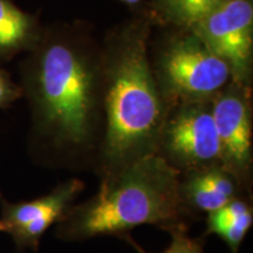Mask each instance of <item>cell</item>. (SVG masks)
<instances>
[{
    "instance_id": "cell-4",
    "label": "cell",
    "mask_w": 253,
    "mask_h": 253,
    "mask_svg": "<svg viewBox=\"0 0 253 253\" xmlns=\"http://www.w3.org/2000/svg\"><path fill=\"white\" fill-rule=\"evenodd\" d=\"M156 79L168 106L212 100L231 81L227 65L196 36H177L158 56Z\"/></svg>"
},
{
    "instance_id": "cell-8",
    "label": "cell",
    "mask_w": 253,
    "mask_h": 253,
    "mask_svg": "<svg viewBox=\"0 0 253 253\" xmlns=\"http://www.w3.org/2000/svg\"><path fill=\"white\" fill-rule=\"evenodd\" d=\"M80 179H69L42 197L11 204L1 201V220L19 249H38L41 237L53 224L65 219L73 202L84 190Z\"/></svg>"
},
{
    "instance_id": "cell-1",
    "label": "cell",
    "mask_w": 253,
    "mask_h": 253,
    "mask_svg": "<svg viewBox=\"0 0 253 253\" xmlns=\"http://www.w3.org/2000/svg\"><path fill=\"white\" fill-rule=\"evenodd\" d=\"M28 53L20 87L38 132L61 149L89 147L102 112L101 54L68 27L41 31Z\"/></svg>"
},
{
    "instance_id": "cell-5",
    "label": "cell",
    "mask_w": 253,
    "mask_h": 253,
    "mask_svg": "<svg viewBox=\"0 0 253 253\" xmlns=\"http://www.w3.org/2000/svg\"><path fill=\"white\" fill-rule=\"evenodd\" d=\"M212 100L170 107L158 140L157 154L182 173L221 166Z\"/></svg>"
},
{
    "instance_id": "cell-9",
    "label": "cell",
    "mask_w": 253,
    "mask_h": 253,
    "mask_svg": "<svg viewBox=\"0 0 253 253\" xmlns=\"http://www.w3.org/2000/svg\"><path fill=\"white\" fill-rule=\"evenodd\" d=\"M243 188L223 166L184 173L179 183L182 201L191 212H213L238 198Z\"/></svg>"
},
{
    "instance_id": "cell-2",
    "label": "cell",
    "mask_w": 253,
    "mask_h": 253,
    "mask_svg": "<svg viewBox=\"0 0 253 253\" xmlns=\"http://www.w3.org/2000/svg\"><path fill=\"white\" fill-rule=\"evenodd\" d=\"M149 25L131 21L109 38L101 53L104 175L157 153L170 107L148 55Z\"/></svg>"
},
{
    "instance_id": "cell-15",
    "label": "cell",
    "mask_w": 253,
    "mask_h": 253,
    "mask_svg": "<svg viewBox=\"0 0 253 253\" xmlns=\"http://www.w3.org/2000/svg\"><path fill=\"white\" fill-rule=\"evenodd\" d=\"M122 1L126 2V4H129V5H136V4H138L141 0H122Z\"/></svg>"
},
{
    "instance_id": "cell-16",
    "label": "cell",
    "mask_w": 253,
    "mask_h": 253,
    "mask_svg": "<svg viewBox=\"0 0 253 253\" xmlns=\"http://www.w3.org/2000/svg\"><path fill=\"white\" fill-rule=\"evenodd\" d=\"M0 232H5V226H4V224H2L1 220H0Z\"/></svg>"
},
{
    "instance_id": "cell-7",
    "label": "cell",
    "mask_w": 253,
    "mask_h": 253,
    "mask_svg": "<svg viewBox=\"0 0 253 253\" xmlns=\"http://www.w3.org/2000/svg\"><path fill=\"white\" fill-rule=\"evenodd\" d=\"M212 116L221 166L244 188L252 171V112L249 87L230 81L212 97Z\"/></svg>"
},
{
    "instance_id": "cell-13",
    "label": "cell",
    "mask_w": 253,
    "mask_h": 253,
    "mask_svg": "<svg viewBox=\"0 0 253 253\" xmlns=\"http://www.w3.org/2000/svg\"><path fill=\"white\" fill-rule=\"evenodd\" d=\"M169 233L171 236V242H170V245L161 253H204L202 238H191L188 235V227H177V229L169 231ZM122 238L128 242L138 253H149L144 251L135 240H132L130 236L125 235L122 236Z\"/></svg>"
},
{
    "instance_id": "cell-3",
    "label": "cell",
    "mask_w": 253,
    "mask_h": 253,
    "mask_svg": "<svg viewBox=\"0 0 253 253\" xmlns=\"http://www.w3.org/2000/svg\"><path fill=\"white\" fill-rule=\"evenodd\" d=\"M181 177L182 173L157 153L106 173L97 194L72 207L60 221L58 236L84 240L122 237L141 225L158 226L168 232L186 227L192 212L182 201Z\"/></svg>"
},
{
    "instance_id": "cell-11",
    "label": "cell",
    "mask_w": 253,
    "mask_h": 253,
    "mask_svg": "<svg viewBox=\"0 0 253 253\" xmlns=\"http://www.w3.org/2000/svg\"><path fill=\"white\" fill-rule=\"evenodd\" d=\"M253 224L252 205L245 198L238 197L213 212L208 213L204 237L216 235L225 242L231 253H238Z\"/></svg>"
},
{
    "instance_id": "cell-6",
    "label": "cell",
    "mask_w": 253,
    "mask_h": 253,
    "mask_svg": "<svg viewBox=\"0 0 253 253\" xmlns=\"http://www.w3.org/2000/svg\"><path fill=\"white\" fill-rule=\"evenodd\" d=\"M189 30L226 63L231 81L249 87L253 50L252 0H226Z\"/></svg>"
},
{
    "instance_id": "cell-12",
    "label": "cell",
    "mask_w": 253,
    "mask_h": 253,
    "mask_svg": "<svg viewBox=\"0 0 253 253\" xmlns=\"http://www.w3.org/2000/svg\"><path fill=\"white\" fill-rule=\"evenodd\" d=\"M226 0H154L155 7L166 20L189 30Z\"/></svg>"
},
{
    "instance_id": "cell-10",
    "label": "cell",
    "mask_w": 253,
    "mask_h": 253,
    "mask_svg": "<svg viewBox=\"0 0 253 253\" xmlns=\"http://www.w3.org/2000/svg\"><path fill=\"white\" fill-rule=\"evenodd\" d=\"M41 31L36 15L23 11L12 0H0V60L33 48Z\"/></svg>"
},
{
    "instance_id": "cell-14",
    "label": "cell",
    "mask_w": 253,
    "mask_h": 253,
    "mask_svg": "<svg viewBox=\"0 0 253 253\" xmlns=\"http://www.w3.org/2000/svg\"><path fill=\"white\" fill-rule=\"evenodd\" d=\"M21 87L15 84L5 69L0 67V108H6L23 96Z\"/></svg>"
}]
</instances>
